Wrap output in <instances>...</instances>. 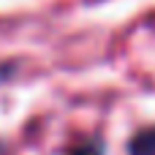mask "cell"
Masks as SVG:
<instances>
[{"mask_svg":"<svg viewBox=\"0 0 155 155\" xmlns=\"http://www.w3.org/2000/svg\"><path fill=\"white\" fill-rule=\"evenodd\" d=\"M131 155H155V128H144L131 139Z\"/></svg>","mask_w":155,"mask_h":155,"instance_id":"obj_1","label":"cell"},{"mask_svg":"<svg viewBox=\"0 0 155 155\" xmlns=\"http://www.w3.org/2000/svg\"><path fill=\"white\" fill-rule=\"evenodd\" d=\"M68 155H104V147H101L98 142H84V144L74 147Z\"/></svg>","mask_w":155,"mask_h":155,"instance_id":"obj_2","label":"cell"}]
</instances>
